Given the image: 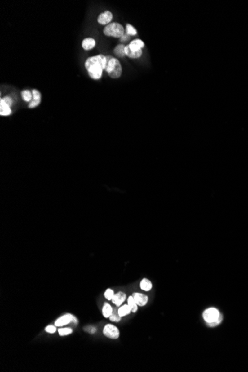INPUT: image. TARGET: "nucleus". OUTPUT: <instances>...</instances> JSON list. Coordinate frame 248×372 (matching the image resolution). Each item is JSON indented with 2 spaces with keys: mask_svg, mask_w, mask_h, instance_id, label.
I'll return each mask as SVG.
<instances>
[{
  "mask_svg": "<svg viewBox=\"0 0 248 372\" xmlns=\"http://www.w3.org/2000/svg\"><path fill=\"white\" fill-rule=\"evenodd\" d=\"M106 66V56L103 54L89 57L86 60L85 67L90 78L94 80H99L102 77L103 71Z\"/></svg>",
  "mask_w": 248,
  "mask_h": 372,
  "instance_id": "nucleus-1",
  "label": "nucleus"
},
{
  "mask_svg": "<svg viewBox=\"0 0 248 372\" xmlns=\"http://www.w3.org/2000/svg\"><path fill=\"white\" fill-rule=\"evenodd\" d=\"M106 66L105 71L108 76L113 79L119 78L122 74V67L120 62L112 56H106Z\"/></svg>",
  "mask_w": 248,
  "mask_h": 372,
  "instance_id": "nucleus-2",
  "label": "nucleus"
},
{
  "mask_svg": "<svg viewBox=\"0 0 248 372\" xmlns=\"http://www.w3.org/2000/svg\"><path fill=\"white\" fill-rule=\"evenodd\" d=\"M103 33L108 37H115V38H121L125 33L123 26L117 22H112L107 25L103 29Z\"/></svg>",
  "mask_w": 248,
  "mask_h": 372,
  "instance_id": "nucleus-3",
  "label": "nucleus"
},
{
  "mask_svg": "<svg viewBox=\"0 0 248 372\" xmlns=\"http://www.w3.org/2000/svg\"><path fill=\"white\" fill-rule=\"evenodd\" d=\"M221 313L215 308H210L205 310L203 313V318L207 323L213 322L217 321L220 318Z\"/></svg>",
  "mask_w": 248,
  "mask_h": 372,
  "instance_id": "nucleus-4",
  "label": "nucleus"
},
{
  "mask_svg": "<svg viewBox=\"0 0 248 372\" xmlns=\"http://www.w3.org/2000/svg\"><path fill=\"white\" fill-rule=\"evenodd\" d=\"M103 334L106 337L110 338L112 339H117L119 338L120 332L119 329L114 325L107 324L103 328Z\"/></svg>",
  "mask_w": 248,
  "mask_h": 372,
  "instance_id": "nucleus-5",
  "label": "nucleus"
},
{
  "mask_svg": "<svg viewBox=\"0 0 248 372\" xmlns=\"http://www.w3.org/2000/svg\"><path fill=\"white\" fill-rule=\"evenodd\" d=\"M78 322V319L75 317H74L73 315L70 314V313H67V314L62 316L61 317H60L59 319H57V320L55 321V322H54V325H55L57 327H61V326H66V325L69 324V323L70 322Z\"/></svg>",
  "mask_w": 248,
  "mask_h": 372,
  "instance_id": "nucleus-6",
  "label": "nucleus"
},
{
  "mask_svg": "<svg viewBox=\"0 0 248 372\" xmlns=\"http://www.w3.org/2000/svg\"><path fill=\"white\" fill-rule=\"evenodd\" d=\"M112 18H113V15L110 11H107L99 15L98 18H97V22L101 25H107L111 22Z\"/></svg>",
  "mask_w": 248,
  "mask_h": 372,
  "instance_id": "nucleus-7",
  "label": "nucleus"
},
{
  "mask_svg": "<svg viewBox=\"0 0 248 372\" xmlns=\"http://www.w3.org/2000/svg\"><path fill=\"white\" fill-rule=\"evenodd\" d=\"M133 298H134L135 302L137 303V305L139 306H145L146 304H147L148 302V299H149V298H148L147 296H146V295L140 294V293H134L132 295Z\"/></svg>",
  "mask_w": 248,
  "mask_h": 372,
  "instance_id": "nucleus-8",
  "label": "nucleus"
},
{
  "mask_svg": "<svg viewBox=\"0 0 248 372\" xmlns=\"http://www.w3.org/2000/svg\"><path fill=\"white\" fill-rule=\"evenodd\" d=\"M126 294L123 292H118L117 294H114L112 301L115 305L120 306L123 303V302L126 300Z\"/></svg>",
  "mask_w": 248,
  "mask_h": 372,
  "instance_id": "nucleus-9",
  "label": "nucleus"
},
{
  "mask_svg": "<svg viewBox=\"0 0 248 372\" xmlns=\"http://www.w3.org/2000/svg\"><path fill=\"white\" fill-rule=\"evenodd\" d=\"M11 114V107L2 98L1 100H0V114H1V116H8Z\"/></svg>",
  "mask_w": 248,
  "mask_h": 372,
  "instance_id": "nucleus-10",
  "label": "nucleus"
},
{
  "mask_svg": "<svg viewBox=\"0 0 248 372\" xmlns=\"http://www.w3.org/2000/svg\"><path fill=\"white\" fill-rule=\"evenodd\" d=\"M125 53L126 55L128 56L129 57L135 59V58H139L142 55V50L140 49L139 51H135L131 50L130 47L128 45V46L125 47Z\"/></svg>",
  "mask_w": 248,
  "mask_h": 372,
  "instance_id": "nucleus-11",
  "label": "nucleus"
},
{
  "mask_svg": "<svg viewBox=\"0 0 248 372\" xmlns=\"http://www.w3.org/2000/svg\"><path fill=\"white\" fill-rule=\"evenodd\" d=\"M95 45L96 42L95 39L93 38H90V37L83 39V41L82 42V47L83 48L84 50L86 51L92 49L95 46Z\"/></svg>",
  "mask_w": 248,
  "mask_h": 372,
  "instance_id": "nucleus-12",
  "label": "nucleus"
},
{
  "mask_svg": "<svg viewBox=\"0 0 248 372\" xmlns=\"http://www.w3.org/2000/svg\"><path fill=\"white\" fill-rule=\"evenodd\" d=\"M129 46L131 50L137 51L142 49V48H144V43L140 39H135V40L132 41Z\"/></svg>",
  "mask_w": 248,
  "mask_h": 372,
  "instance_id": "nucleus-13",
  "label": "nucleus"
},
{
  "mask_svg": "<svg viewBox=\"0 0 248 372\" xmlns=\"http://www.w3.org/2000/svg\"><path fill=\"white\" fill-rule=\"evenodd\" d=\"M112 311H113V308H112L109 304L105 303L102 310L103 317H104L105 318H109L111 314L112 313Z\"/></svg>",
  "mask_w": 248,
  "mask_h": 372,
  "instance_id": "nucleus-14",
  "label": "nucleus"
},
{
  "mask_svg": "<svg viewBox=\"0 0 248 372\" xmlns=\"http://www.w3.org/2000/svg\"><path fill=\"white\" fill-rule=\"evenodd\" d=\"M125 47L123 45H118L114 48V53L115 54L116 56H118V57H125L126 53H125Z\"/></svg>",
  "mask_w": 248,
  "mask_h": 372,
  "instance_id": "nucleus-15",
  "label": "nucleus"
},
{
  "mask_svg": "<svg viewBox=\"0 0 248 372\" xmlns=\"http://www.w3.org/2000/svg\"><path fill=\"white\" fill-rule=\"evenodd\" d=\"M140 288H141L143 290L149 291L151 290L152 287H153V284L150 281V280L147 279H144L140 281Z\"/></svg>",
  "mask_w": 248,
  "mask_h": 372,
  "instance_id": "nucleus-16",
  "label": "nucleus"
},
{
  "mask_svg": "<svg viewBox=\"0 0 248 372\" xmlns=\"http://www.w3.org/2000/svg\"><path fill=\"white\" fill-rule=\"evenodd\" d=\"M130 312H131V308H130V307H129V305H124L122 306V307L120 308L119 309H118V313H119V314L121 317H125V316L129 314Z\"/></svg>",
  "mask_w": 248,
  "mask_h": 372,
  "instance_id": "nucleus-17",
  "label": "nucleus"
},
{
  "mask_svg": "<svg viewBox=\"0 0 248 372\" xmlns=\"http://www.w3.org/2000/svg\"><path fill=\"white\" fill-rule=\"evenodd\" d=\"M121 317L120 316L119 313H118V310L116 308H113V311H112V313L111 314V316L109 317V319L112 322H120L121 321Z\"/></svg>",
  "mask_w": 248,
  "mask_h": 372,
  "instance_id": "nucleus-18",
  "label": "nucleus"
},
{
  "mask_svg": "<svg viewBox=\"0 0 248 372\" xmlns=\"http://www.w3.org/2000/svg\"><path fill=\"white\" fill-rule=\"evenodd\" d=\"M128 305H129L131 311V312H133V313H135V312L138 311V305H137V303L135 302L132 296H129V297L128 298Z\"/></svg>",
  "mask_w": 248,
  "mask_h": 372,
  "instance_id": "nucleus-19",
  "label": "nucleus"
},
{
  "mask_svg": "<svg viewBox=\"0 0 248 372\" xmlns=\"http://www.w3.org/2000/svg\"><path fill=\"white\" fill-rule=\"evenodd\" d=\"M21 95H22V99H23L25 101H26V102H31V101L32 100V99H33L32 92L29 91V90H24V91H22L21 92Z\"/></svg>",
  "mask_w": 248,
  "mask_h": 372,
  "instance_id": "nucleus-20",
  "label": "nucleus"
},
{
  "mask_svg": "<svg viewBox=\"0 0 248 372\" xmlns=\"http://www.w3.org/2000/svg\"><path fill=\"white\" fill-rule=\"evenodd\" d=\"M72 331H73V330L71 329V328H60V329L58 330V333H59L60 336L69 335V334L72 333Z\"/></svg>",
  "mask_w": 248,
  "mask_h": 372,
  "instance_id": "nucleus-21",
  "label": "nucleus"
},
{
  "mask_svg": "<svg viewBox=\"0 0 248 372\" xmlns=\"http://www.w3.org/2000/svg\"><path fill=\"white\" fill-rule=\"evenodd\" d=\"M126 33H128V34L130 35V36H134V35L137 34V31L132 25L127 24L126 25Z\"/></svg>",
  "mask_w": 248,
  "mask_h": 372,
  "instance_id": "nucleus-22",
  "label": "nucleus"
},
{
  "mask_svg": "<svg viewBox=\"0 0 248 372\" xmlns=\"http://www.w3.org/2000/svg\"><path fill=\"white\" fill-rule=\"evenodd\" d=\"M114 295V290H112V289H110V288L107 289V290L105 291V293H104V296L108 300H112V298H113Z\"/></svg>",
  "mask_w": 248,
  "mask_h": 372,
  "instance_id": "nucleus-23",
  "label": "nucleus"
},
{
  "mask_svg": "<svg viewBox=\"0 0 248 372\" xmlns=\"http://www.w3.org/2000/svg\"><path fill=\"white\" fill-rule=\"evenodd\" d=\"M56 327H57L56 326H52V325H50V326H48L47 327H46L45 330L49 334H54L56 331H57V328H56Z\"/></svg>",
  "mask_w": 248,
  "mask_h": 372,
  "instance_id": "nucleus-24",
  "label": "nucleus"
},
{
  "mask_svg": "<svg viewBox=\"0 0 248 372\" xmlns=\"http://www.w3.org/2000/svg\"><path fill=\"white\" fill-rule=\"evenodd\" d=\"M31 92L32 95H33V100H41V95L39 91L33 89Z\"/></svg>",
  "mask_w": 248,
  "mask_h": 372,
  "instance_id": "nucleus-25",
  "label": "nucleus"
},
{
  "mask_svg": "<svg viewBox=\"0 0 248 372\" xmlns=\"http://www.w3.org/2000/svg\"><path fill=\"white\" fill-rule=\"evenodd\" d=\"M40 101L41 100H35L32 99V100L30 102L29 105V108H35V107L39 106V103H40Z\"/></svg>",
  "mask_w": 248,
  "mask_h": 372,
  "instance_id": "nucleus-26",
  "label": "nucleus"
},
{
  "mask_svg": "<svg viewBox=\"0 0 248 372\" xmlns=\"http://www.w3.org/2000/svg\"><path fill=\"white\" fill-rule=\"evenodd\" d=\"M222 319H223L222 318V315L221 314V316H220V318L219 319H218L217 321H215V322H213L207 323L208 326H210V327H215V326H218V325H219L220 323H221V321H222Z\"/></svg>",
  "mask_w": 248,
  "mask_h": 372,
  "instance_id": "nucleus-27",
  "label": "nucleus"
},
{
  "mask_svg": "<svg viewBox=\"0 0 248 372\" xmlns=\"http://www.w3.org/2000/svg\"><path fill=\"white\" fill-rule=\"evenodd\" d=\"M84 330H85L86 331L89 332V333H90V334H95V332H96V330H96V328H95V327H92V326L86 327L85 329H84Z\"/></svg>",
  "mask_w": 248,
  "mask_h": 372,
  "instance_id": "nucleus-28",
  "label": "nucleus"
},
{
  "mask_svg": "<svg viewBox=\"0 0 248 372\" xmlns=\"http://www.w3.org/2000/svg\"><path fill=\"white\" fill-rule=\"evenodd\" d=\"M4 100V101H5V103H7V105H8L9 106H12V103H13V100L12 99H11V97H9V96H6V97H5V98H2Z\"/></svg>",
  "mask_w": 248,
  "mask_h": 372,
  "instance_id": "nucleus-29",
  "label": "nucleus"
},
{
  "mask_svg": "<svg viewBox=\"0 0 248 372\" xmlns=\"http://www.w3.org/2000/svg\"><path fill=\"white\" fill-rule=\"evenodd\" d=\"M131 39L130 35H129L128 33H124V35L121 38V42H126V41L129 40V39Z\"/></svg>",
  "mask_w": 248,
  "mask_h": 372,
  "instance_id": "nucleus-30",
  "label": "nucleus"
}]
</instances>
